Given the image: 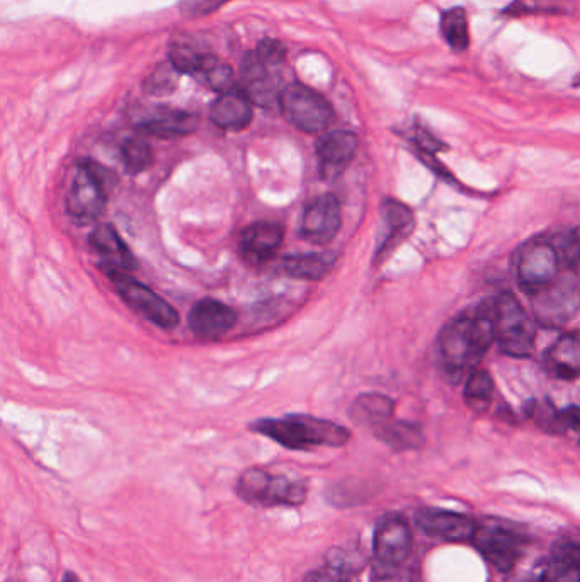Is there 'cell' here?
<instances>
[{"instance_id":"obj_1","label":"cell","mask_w":580,"mask_h":582,"mask_svg":"<svg viewBox=\"0 0 580 582\" xmlns=\"http://www.w3.org/2000/svg\"><path fill=\"white\" fill-rule=\"evenodd\" d=\"M495 341V297L478 305L472 315L450 320L439 336V354L444 375L451 382L473 370Z\"/></svg>"},{"instance_id":"obj_2","label":"cell","mask_w":580,"mask_h":582,"mask_svg":"<svg viewBox=\"0 0 580 582\" xmlns=\"http://www.w3.org/2000/svg\"><path fill=\"white\" fill-rule=\"evenodd\" d=\"M252 431L266 436L286 450L305 451L319 446L341 448L351 433L341 424L305 414H290L279 419H261L251 426Z\"/></svg>"},{"instance_id":"obj_3","label":"cell","mask_w":580,"mask_h":582,"mask_svg":"<svg viewBox=\"0 0 580 582\" xmlns=\"http://www.w3.org/2000/svg\"><path fill=\"white\" fill-rule=\"evenodd\" d=\"M307 492L305 480L271 475L262 468L245 470L237 482L240 499L259 508H298L305 503Z\"/></svg>"},{"instance_id":"obj_4","label":"cell","mask_w":580,"mask_h":582,"mask_svg":"<svg viewBox=\"0 0 580 582\" xmlns=\"http://www.w3.org/2000/svg\"><path fill=\"white\" fill-rule=\"evenodd\" d=\"M113 172L94 160L80 162L67 196V213L77 223L96 222L108 203V188Z\"/></svg>"},{"instance_id":"obj_5","label":"cell","mask_w":580,"mask_h":582,"mask_svg":"<svg viewBox=\"0 0 580 582\" xmlns=\"http://www.w3.org/2000/svg\"><path fill=\"white\" fill-rule=\"evenodd\" d=\"M535 322L512 293L495 297V341L502 353L526 358L535 348Z\"/></svg>"},{"instance_id":"obj_6","label":"cell","mask_w":580,"mask_h":582,"mask_svg":"<svg viewBox=\"0 0 580 582\" xmlns=\"http://www.w3.org/2000/svg\"><path fill=\"white\" fill-rule=\"evenodd\" d=\"M535 319L543 327H562L580 307V280L572 271L558 274L550 285L531 293Z\"/></svg>"},{"instance_id":"obj_7","label":"cell","mask_w":580,"mask_h":582,"mask_svg":"<svg viewBox=\"0 0 580 582\" xmlns=\"http://www.w3.org/2000/svg\"><path fill=\"white\" fill-rule=\"evenodd\" d=\"M279 109L291 125L305 133L324 132L334 120V109L320 92L293 82L281 92Z\"/></svg>"},{"instance_id":"obj_8","label":"cell","mask_w":580,"mask_h":582,"mask_svg":"<svg viewBox=\"0 0 580 582\" xmlns=\"http://www.w3.org/2000/svg\"><path fill=\"white\" fill-rule=\"evenodd\" d=\"M109 281L113 283L114 290L118 291L131 309L142 315L143 319L152 322L154 326L171 331L179 324V314L172 309L171 303L165 302L164 298L157 295L152 288L143 285L140 281L131 278L130 274L120 269L108 268L106 271Z\"/></svg>"},{"instance_id":"obj_9","label":"cell","mask_w":580,"mask_h":582,"mask_svg":"<svg viewBox=\"0 0 580 582\" xmlns=\"http://www.w3.org/2000/svg\"><path fill=\"white\" fill-rule=\"evenodd\" d=\"M412 545V530L400 514L381 516L373 535L376 569L383 574L397 571L412 554Z\"/></svg>"},{"instance_id":"obj_10","label":"cell","mask_w":580,"mask_h":582,"mask_svg":"<svg viewBox=\"0 0 580 582\" xmlns=\"http://www.w3.org/2000/svg\"><path fill=\"white\" fill-rule=\"evenodd\" d=\"M516 274L524 291L529 295L550 285L560 274V254L557 247H553L546 240H531L518 252L516 256Z\"/></svg>"},{"instance_id":"obj_11","label":"cell","mask_w":580,"mask_h":582,"mask_svg":"<svg viewBox=\"0 0 580 582\" xmlns=\"http://www.w3.org/2000/svg\"><path fill=\"white\" fill-rule=\"evenodd\" d=\"M472 543L495 569L502 572L512 571L519 564L526 547L518 531L507 530L499 525L477 526Z\"/></svg>"},{"instance_id":"obj_12","label":"cell","mask_w":580,"mask_h":582,"mask_svg":"<svg viewBox=\"0 0 580 582\" xmlns=\"http://www.w3.org/2000/svg\"><path fill=\"white\" fill-rule=\"evenodd\" d=\"M273 63H268L257 52L247 53L242 62V91L252 103L262 108H279V97L285 87H279V75Z\"/></svg>"},{"instance_id":"obj_13","label":"cell","mask_w":580,"mask_h":582,"mask_svg":"<svg viewBox=\"0 0 580 582\" xmlns=\"http://www.w3.org/2000/svg\"><path fill=\"white\" fill-rule=\"evenodd\" d=\"M341 225V203L334 194H322L305 208L300 234L315 246H327L336 239Z\"/></svg>"},{"instance_id":"obj_14","label":"cell","mask_w":580,"mask_h":582,"mask_svg":"<svg viewBox=\"0 0 580 582\" xmlns=\"http://www.w3.org/2000/svg\"><path fill=\"white\" fill-rule=\"evenodd\" d=\"M416 526L424 535L443 542H472L477 523L467 514L448 509L422 508L416 513Z\"/></svg>"},{"instance_id":"obj_15","label":"cell","mask_w":580,"mask_h":582,"mask_svg":"<svg viewBox=\"0 0 580 582\" xmlns=\"http://www.w3.org/2000/svg\"><path fill=\"white\" fill-rule=\"evenodd\" d=\"M359 138L347 130L330 132L317 142L320 176L325 181H334L342 176L358 154Z\"/></svg>"},{"instance_id":"obj_16","label":"cell","mask_w":580,"mask_h":582,"mask_svg":"<svg viewBox=\"0 0 580 582\" xmlns=\"http://www.w3.org/2000/svg\"><path fill=\"white\" fill-rule=\"evenodd\" d=\"M285 240V227L281 223L256 222L240 234L239 251L249 263L271 261Z\"/></svg>"},{"instance_id":"obj_17","label":"cell","mask_w":580,"mask_h":582,"mask_svg":"<svg viewBox=\"0 0 580 582\" xmlns=\"http://www.w3.org/2000/svg\"><path fill=\"white\" fill-rule=\"evenodd\" d=\"M237 324V314L225 303L205 298L194 305L189 312V327L196 336L215 339L225 336Z\"/></svg>"},{"instance_id":"obj_18","label":"cell","mask_w":580,"mask_h":582,"mask_svg":"<svg viewBox=\"0 0 580 582\" xmlns=\"http://www.w3.org/2000/svg\"><path fill=\"white\" fill-rule=\"evenodd\" d=\"M252 101L242 89L223 92L211 104L210 118L218 128L239 132L251 125L254 109Z\"/></svg>"},{"instance_id":"obj_19","label":"cell","mask_w":580,"mask_h":582,"mask_svg":"<svg viewBox=\"0 0 580 582\" xmlns=\"http://www.w3.org/2000/svg\"><path fill=\"white\" fill-rule=\"evenodd\" d=\"M89 244L99 256L103 257L108 268L120 269L125 273L137 269V257L133 256L130 247L126 246L125 240L111 223L97 225L91 232Z\"/></svg>"},{"instance_id":"obj_20","label":"cell","mask_w":580,"mask_h":582,"mask_svg":"<svg viewBox=\"0 0 580 582\" xmlns=\"http://www.w3.org/2000/svg\"><path fill=\"white\" fill-rule=\"evenodd\" d=\"M198 123H200L198 116L188 111L160 108L147 118H143L137 126L140 132L147 135L172 140V138L186 137L196 132Z\"/></svg>"},{"instance_id":"obj_21","label":"cell","mask_w":580,"mask_h":582,"mask_svg":"<svg viewBox=\"0 0 580 582\" xmlns=\"http://www.w3.org/2000/svg\"><path fill=\"white\" fill-rule=\"evenodd\" d=\"M381 220H383V234L376 247V259H383L388 252H392L400 242L414 229V215L410 208L400 201L385 200L381 205Z\"/></svg>"},{"instance_id":"obj_22","label":"cell","mask_w":580,"mask_h":582,"mask_svg":"<svg viewBox=\"0 0 580 582\" xmlns=\"http://www.w3.org/2000/svg\"><path fill=\"white\" fill-rule=\"evenodd\" d=\"M546 365L557 377L574 378L580 375V332L563 334L546 353Z\"/></svg>"},{"instance_id":"obj_23","label":"cell","mask_w":580,"mask_h":582,"mask_svg":"<svg viewBox=\"0 0 580 582\" xmlns=\"http://www.w3.org/2000/svg\"><path fill=\"white\" fill-rule=\"evenodd\" d=\"M337 257L332 252H312V254H296L283 259L281 268L291 278L296 280L319 281L336 266Z\"/></svg>"},{"instance_id":"obj_24","label":"cell","mask_w":580,"mask_h":582,"mask_svg":"<svg viewBox=\"0 0 580 582\" xmlns=\"http://www.w3.org/2000/svg\"><path fill=\"white\" fill-rule=\"evenodd\" d=\"M545 582H580V545L558 542L545 567Z\"/></svg>"},{"instance_id":"obj_25","label":"cell","mask_w":580,"mask_h":582,"mask_svg":"<svg viewBox=\"0 0 580 582\" xmlns=\"http://www.w3.org/2000/svg\"><path fill=\"white\" fill-rule=\"evenodd\" d=\"M577 9V0H512L499 14L516 19L528 16H570Z\"/></svg>"},{"instance_id":"obj_26","label":"cell","mask_w":580,"mask_h":582,"mask_svg":"<svg viewBox=\"0 0 580 582\" xmlns=\"http://www.w3.org/2000/svg\"><path fill=\"white\" fill-rule=\"evenodd\" d=\"M393 409L395 404L387 395L363 394L356 397L349 407V417L354 423L376 428L392 417Z\"/></svg>"},{"instance_id":"obj_27","label":"cell","mask_w":580,"mask_h":582,"mask_svg":"<svg viewBox=\"0 0 580 582\" xmlns=\"http://www.w3.org/2000/svg\"><path fill=\"white\" fill-rule=\"evenodd\" d=\"M439 33L444 43L455 53L467 52L470 48V24L463 7L444 9L439 14Z\"/></svg>"},{"instance_id":"obj_28","label":"cell","mask_w":580,"mask_h":582,"mask_svg":"<svg viewBox=\"0 0 580 582\" xmlns=\"http://www.w3.org/2000/svg\"><path fill=\"white\" fill-rule=\"evenodd\" d=\"M375 436L395 451L417 450L424 445L422 429L407 421H385L378 424Z\"/></svg>"},{"instance_id":"obj_29","label":"cell","mask_w":580,"mask_h":582,"mask_svg":"<svg viewBox=\"0 0 580 582\" xmlns=\"http://www.w3.org/2000/svg\"><path fill=\"white\" fill-rule=\"evenodd\" d=\"M121 159L126 172L135 176L140 172L147 171L148 167L154 162L152 147L148 145L147 140L143 138H128L123 147H121Z\"/></svg>"},{"instance_id":"obj_30","label":"cell","mask_w":580,"mask_h":582,"mask_svg":"<svg viewBox=\"0 0 580 582\" xmlns=\"http://www.w3.org/2000/svg\"><path fill=\"white\" fill-rule=\"evenodd\" d=\"M494 395V382L487 371H473L465 387V400L473 411L485 412L489 409Z\"/></svg>"},{"instance_id":"obj_31","label":"cell","mask_w":580,"mask_h":582,"mask_svg":"<svg viewBox=\"0 0 580 582\" xmlns=\"http://www.w3.org/2000/svg\"><path fill=\"white\" fill-rule=\"evenodd\" d=\"M196 79H200L206 87H210L211 91H217L218 94L237 89L232 67L223 63L222 60H218L217 57H211V55L206 60L205 69Z\"/></svg>"},{"instance_id":"obj_32","label":"cell","mask_w":580,"mask_h":582,"mask_svg":"<svg viewBox=\"0 0 580 582\" xmlns=\"http://www.w3.org/2000/svg\"><path fill=\"white\" fill-rule=\"evenodd\" d=\"M210 55H200L193 48L184 45H176L169 53V62L179 74H188L198 77L205 69L206 60Z\"/></svg>"},{"instance_id":"obj_33","label":"cell","mask_w":580,"mask_h":582,"mask_svg":"<svg viewBox=\"0 0 580 582\" xmlns=\"http://www.w3.org/2000/svg\"><path fill=\"white\" fill-rule=\"evenodd\" d=\"M526 416L535 419L538 426L550 433H563L567 429L563 424L562 411H557L550 402L541 404V402L531 400L526 406Z\"/></svg>"},{"instance_id":"obj_34","label":"cell","mask_w":580,"mask_h":582,"mask_svg":"<svg viewBox=\"0 0 580 582\" xmlns=\"http://www.w3.org/2000/svg\"><path fill=\"white\" fill-rule=\"evenodd\" d=\"M177 72L172 63H160L159 67L148 75L147 80H145V91L152 96H164V94H169V92L174 91L177 86Z\"/></svg>"},{"instance_id":"obj_35","label":"cell","mask_w":580,"mask_h":582,"mask_svg":"<svg viewBox=\"0 0 580 582\" xmlns=\"http://www.w3.org/2000/svg\"><path fill=\"white\" fill-rule=\"evenodd\" d=\"M562 263L567 266H580V230H575L562 240V244L557 249Z\"/></svg>"},{"instance_id":"obj_36","label":"cell","mask_w":580,"mask_h":582,"mask_svg":"<svg viewBox=\"0 0 580 582\" xmlns=\"http://www.w3.org/2000/svg\"><path fill=\"white\" fill-rule=\"evenodd\" d=\"M227 2L228 0H182L179 9L184 16L196 18V16H205V14L217 11Z\"/></svg>"},{"instance_id":"obj_37","label":"cell","mask_w":580,"mask_h":582,"mask_svg":"<svg viewBox=\"0 0 580 582\" xmlns=\"http://www.w3.org/2000/svg\"><path fill=\"white\" fill-rule=\"evenodd\" d=\"M303 582H346L342 579L341 574L339 572L334 571V569H319V571L310 572L305 577V581Z\"/></svg>"},{"instance_id":"obj_38","label":"cell","mask_w":580,"mask_h":582,"mask_svg":"<svg viewBox=\"0 0 580 582\" xmlns=\"http://www.w3.org/2000/svg\"><path fill=\"white\" fill-rule=\"evenodd\" d=\"M562 419L565 428L575 429L580 433V407H567L565 411H562Z\"/></svg>"},{"instance_id":"obj_39","label":"cell","mask_w":580,"mask_h":582,"mask_svg":"<svg viewBox=\"0 0 580 582\" xmlns=\"http://www.w3.org/2000/svg\"><path fill=\"white\" fill-rule=\"evenodd\" d=\"M509 582H545V569H535V571H528L526 574L516 576Z\"/></svg>"},{"instance_id":"obj_40","label":"cell","mask_w":580,"mask_h":582,"mask_svg":"<svg viewBox=\"0 0 580 582\" xmlns=\"http://www.w3.org/2000/svg\"><path fill=\"white\" fill-rule=\"evenodd\" d=\"M62 582H82L79 579V576H77V574H74V572H65V576H63Z\"/></svg>"}]
</instances>
